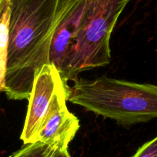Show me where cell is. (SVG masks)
<instances>
[{"label": "cell", "instance_id": "obj_1", "mask_svg": "<svg viewBox=\"0 0 157 157\" xmlns=\"http://www.w3.org/2000/svg\"><path fill=\"white\" fill-rule=\"evenodd\" d=\"M66 0H9V46L5 93L28 99L36 75L49 63L51 44Z\"/></svg>", "mask_w": 157, "mask_h": 157}, {"label": "cell", "instance_id": "obj_2", "mask_svg": "<svg viewBox=\"0 0 157 157\" xmlns=\"http://www.w3.org/2000/svg\"><path fill=\"white\" fill-rule=\"evenodd\" d=\"M68 100L122 125L157 119V86L102 76L75 81Z\"/></svg>", "mask_w": 157, "mask_h": 157}, {"label": "cell", "instance_id": "obj_3", "mask_svg": "<svg viewBox=\"0 0 157 157\" xmlns=\"http://www.w3.org/2000/svg\"><path fill=\"white\" fill-rule=\"evenodd\" d=\"M130 0H86L80 26L63 79H78L83 71L105 66L111 59L109 41L120 14Z\"/></svg>", "mask_w": 157, "mask_h": 157}, {"label": "cell", "instance_id": "obj_4", "mask_svg": "<svg viewBox=\"0 0 157 157\" xmlns=\"http://www.w3.org/2000/svg\"><path fill=\"white\" fill-rule=\"evenodd\" d=\"M63 82L59 71L51 64L44 65L36 75L28 99L26 118L20 136L24 144L36 143V136L49 110L54 94Z\"/></svg>", "mask_w": 157, "mask_h": 157}, {"label": "cell", "instance_id": "obj_5", "mask_svg": "<svg viewBox=\"0 0 157 157\" xmlns=\"http://www.w3.org/2000/svg\"><path fill=\"white\" fill-rule=\"evenodd\" d=\"M69 86L62 82L57 88L49 110L36 136V142L51 143L60 148H68L79 129L78 118L66 105Z\"/></svg>", "mask_w": 157, "mask_h": 157}, {"label": "cell", "instance_id": "obj_6", "mask_svg": "<svg viewBox=\"0 0 157 157\" xmlns=\"http://www.w3.org/2000/svg\"><path fill=\"white\" fill-rule=\"evenodd\" d=\"M86 2V0H66L64 12L52 38L49 63L56 68L63 81L69 66Z\"/></svg>", "mask_w": 157, "mask_h": 157}, {"label": "cell", "instance_id": "obj_7", "mask_svg": "<svg viewBox=\"0 0 157 157\" xmlns=\"http://www.w3.org/2000/svg\"><path fill=\"white\" fill-rule=\"evenodd\" d=\"M9 0H2L0 6V92H5L9 46Z\"/></svg>", "mask_w": 157, "mask_h": 157}, {"label": "cell", "instance_id": "obj_8", "mask_svg": "<svg viewBox=\"0 0 157 157\" xmlns=\"http://www.w3.org/2000/svg\"><path fill=\"white\" fill-rule=\"evenodd\" d=\"M57 148L60 147L51 143L38 141L24 144L19 150L12 155L13 157H50Z\"/></svg>", "mask_w": 157, "mask_h": 157}, {"label": "cell", "instance_id": "obj_9", "mask_svg": "<svg viewBox=\"0 0 157 157\" xmlns=\"http://www.w3.org/2000/svg\"><path fill=\"white\" fill-rule=\"evenodd\" d=\"M132 157H157V136L139 148Z\"/></svg>", "mask_w": 157, "mask_h": 157}, {"label": "cell", "instance_id": "obj_10", "mask_svg": "<svg viewBox=\"0 0 157 157\" xmlns=\"http://www.w3.org/2000/svg\"><path fill=\"white\" fill-rule=\"evenodd\" d=\"M50 157H71L68 148H57Z\"/></svg>", "mask_w": 157, "mask_h": 157}, {"label": "cell", "instance_id": "obj_11", "mask_svg": "<svg viewBox=\"0 0 157 157\" xmlns=\"http://www.w3.org/2000/svg\"><path fill=\"white\" fill-rule=\"evenodd\" d=\"M1 3H2V0H0V6H1Z\"/></svg>", "mask_w": 157, "mask_h": 157}, {"label": "cell", "instance_id": "obj_12", "mask_svg": "<svg viewBox=\"0 0 157 157\" xmlns=\"http://www.w3.org/2000/svg\"><path fill=\"white\" fill-rule=\"evenodd\" d=\"M10 157H13V155H11V156H10Z\"/></svg>", "mask_w": 157, "mask_h": 157}]
</instances>
